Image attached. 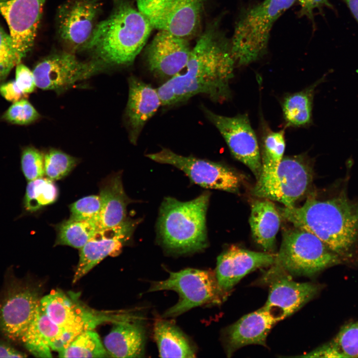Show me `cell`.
<instances>
[{
  "label": "cell",
  "instance_id": "6da1fadb",
  "mask_svg": "<svg viewBox=\"0 0 358 358\" xmlns=\"http://www.w3.org/2000/svg\"><path fill=\"white\" fill-rule=\"evenodd\" d=\"M236 63L231 42L215 23L206 28L191 49L183 72L169 79L157 88L162 105L189 99L198 94L222 102L231 96L230 83Z\"/></svg>",
  "mask_w": 358,
  "mask_h": 358
},
{
  "label": "cell",
  "instance_id": "7a4b0ae2",
  "mask_svg": "<svg viewBox=\"0 0 358 358\" xmlns=\"http://www.w3.org/2000/svg\"><path fill=\"white\" fill-rule=\"evenodd\" d=\"M280 212L341 258L350 255L358 242V199H350L345 189L325 200L309 196L302 206L280 208Z\"/></svg>",
  "mask_w": 358,
  "mask_h": 358
},
{
  "label": "cell",
  "instance_id": "3957f363",
  "mask_svg": "<svg viewBox=\"0 0 358 358\" xmlns=\"http://www.w3.org/2000/svg\"><path fill=\"white\" fill-rule=\"evenodd\" d=\"M111 14L96 24L83 48L94 52L100 61L131 64L141 52L153 28L127 0H113Z\"/></svg>",
  "mask_w": 358,
  "mask_h": 358
},
{
  "label": "cell",
  "instance_id": "277c9868",
  "mask_svg": "<svg viewBox=\"0 0 358 358\" xmlns=\"http://www.w3.org/2000/svg\"><path fill=\"white\" fill-rule=\"evenodd\" d=\"M210 194L205 191L185 202L171 197L164 198L160 208L157 232L165 250L185 254L207 247L206 214Z\"/></svg>",
  "mask_w": 358,
  "mask_h": 358
},
{
  "label": "cell",
  "instance_id": "5b68a950",
  "mask_svg": "<svg viewBox=\"0 0 358 358\" xmlns=\"http://www.w3.org/2000/svg\"><path fill=\"white\" fill-rule=\"evenodd\" d=\"M296 0H264L242 8L231 40L236 64L246 66L265 55L277 19Z\"/></svg>",
  "mask_w": 358,
  "mask_h": 358
},
{
  "label": "cell",
  "instance_id": "8992f818",
  "mask_svg": "<svg viewBox=\"0 0 358 358\" xmlns=\"http://www.w3.org/2000/svg\"><path fill=\"white\" fill-rule=\"evenodd\" d=\"M341 258L314 234L295 227L284 231L272 266L290 275L312 276Z\"/></svg>",
  "mask_w": 358,
  "mask_h": 358
},
{
  "label": "cell",
  "instance_id": "52a82bcc",
  "mask_svg": "<svg viewBox=\"0 0 358 358\" xmlns=\"http://www.w3.org/2000/svg\"><path fill=\"white\" fill-rule=\"evenodd\" d=\"M169 273L167 279L152 282L148 289L150 292L174 290L178 293L179 301L166 311L163 317H176L203 305H219L230 294L221 288L212 271L188 268Z\"/></svg>",
  "mask_w": 358,
  "mask_h": 358
},
{
  "label": "cell",
  "instance_id": "ba28073f",
  "mask_svg": "<svg viewBox=\"0 0 358 358\" xmlns=\"http://www.w3.org/2000/svg\"><path fill=\"white\" fill-rule=\"evenodd\" d=\"M312 180L311 168L302 156L285 157L274 172L260 175L252 192L292 207L305 194Z\"/></svg>",
  "mask_w": 358,
  "mask_h": 358
},
{
  "label": "cell",
  "instance_id": "9c48e42d",
  "mask_svg": "<svg viewBox=\"0 0 358 358\" xmlns=\"http://www.w3.org/2000/svg\"><path fill=\"white\" fill-rule=\"evenodd\" d=\"M153 28L187 39L200 25L204 0H136Z\"/></svg>",
  "mask_w": 358,
  "mask_h": 358
},
{
  "label": "cell",
  "instance_id": "30bf717a",
  "mask_svg": "<svg viewBox=\"0 0 358 358\" xmlns=\"http://www.w3.org/2000/svg\"><path fill=\"white\" fill-rule=\"evenodd\" d=\"M40 306L48 317L62 329L80 333L93 330L104 322H116L129 315H114L90 309L73 295L52 291L40 298Z\"/></svg>",
  "mask_w": 358,
  "mask_h": 358
},
{
  "label": "cell",
  "instance_id": "8fae6325",
  "mask_svg": "<svg viewBox=\"0 0 358 358\" xmlns=\"http://www.w3.org/2000/svg\"><path fill=\"white\" fill-rule=\"evenodd\" d=\"M156 162L172 165L182 171L194 183L203 187L231 192L238 191L239 176L224 165L192 156H183L167 148L147 155Z\"/></svg>",
  "mask_w": 358,
  "mask_h": 358
},
{
  "label": "cell",
  "instance_id": "7c38bea8",
  "mask_svg": "<svg viewBox=\"0 0 358 358\" xmlns=\"http://www.w3.org/2000/svg\"><path fill=\"white\" fill-rule=\"evenodd\" d=\"M202 109L224 139L232 154L251 170L257 180L262 170L261 155L248 115L228 117L216 114L205 107Z\"/></svg>",
  "mask_w": 358,
  "mask_h": 358
},
{
  "label": "cell",
  "instance_id": "4fadbf2b",
  "mask_svg": "<svg viewBox=\"0 0 358 358\" xmlns=\"http://www.w3.org/2000/svg\"><path fill=\"white\" fill-rule=\"evenodd\" d=\"M104 62H83L67 52L52 54L40 61L33 70L36 86L44 90H61L100 71Z\"/></svg>",
  "mask_w": 358,
  "mask_h": 358
},
{
  "label": "cell",
  "instance_id": "5bb4252c",
  "mask_svg": "<svg viewBox=\"0 0 358 358\" xmlns=\"http://www.w3.org/2000/svg\"><path fill=\"white\" fill-rule=\"evenodd\" d=\"M271 267L264 278L269 284V289L267 301L262 307L277 323L312 299L319 287L311 282H296L290 274Z\"/></svg>",
  "mask_w": 358,
  "mask_h": 358
},
{
  "label": "cell",
  "instance_id": "9a60e30c",
  "mask_svg": "<svg viewBox=\"0 0 358 358\" xmlns=\"http://www.w3.org/2000/svg\"><path fill=\"white\" fill-rule=\"evenodd\" d=\"M40 300L34 287L20 280L11 282L0 295V331L19 341L35 316Z\"/></svg>",
  "mask_w": 358,
  "mask_h": 358
},
{
  "label": "cell",
  "instance_id": "2e32d148",
  "mask_svg": "<svg viewBox=\"0 0 358 358\" xmlns=\"http://www.w3.org/2000/svg\"><path fill=\"white\" fill-rule=\"evenodd\" d=\"M139 222V220L127 218L118 225L98 230L80 249L73 282H77L106 257L119 254L131 240Z\"/></svg>",
  "mask_w": 358,
  "mask_h": 358
},
{
  "label": "cell",
  "instance_id": "e0dca14e",
  "mask_svg": "<svg viewBox=\"0 0 358 358\" xmlns=\"http://www.w3.org/2000/svg\"><path fill=\"white\" fill-rule=\"evenodd\" d=\"M45 0H10L0 1V13L21 61L32 49Z\"/></svg>",
  "mask_w": 358,
  "mask_h": 358
},
{
  "label": "cell",
  "instance_id": "ac0fdd59",
  "mask_svg": "<svg viewBox=\"0 0 358 358\" xmlns=\"http://www.w3.org/2000/svg\"><path fill=\"white\" fill-rule=\"evenodd\" d=\"M101 5L100 0H65L57 14L60 37L76 48H83L96 24Z\"/></svg>",
  "mask_w": 358,
  "mask_h": 358
},
{
  "label": "cell",
  "instance_id": "d6986e66",
  "mask_svg": "<svg viewBox=\"0 0 358 358\" xmlns=\"http://www.w3.org/2000/svg\"><path fill=\"white\" fill-rule=\"evenodd\" d=\"M187 40L168 31L159 30L146 51L150 72L158 77L169 79L183 70L192 49Z\"/></svg>",
  "mask_w": 358,
  "mask_h": 358
},
{
  "label": "cell",
  "instance_id": "ffe728a7",
  "mask_svg": "<svg viewBox=\"0 0 358 358\" xmlns=\"http://www.w3.org/2000/svg\"><path fill=\"white\" fill-rule=\"evenodd\" d=\"M275 259L276 254L231 245L218 256L215 275L221 288L230 293L244 276L257 269L271 267Z\"/></svg>",
  "mask_w": 358,
  "mask_h": 358
},
{
  "label": "cell",
  "instance_id": "44dd1931",
  "mask_svg": "<svg viewBox=\"0 0 358 358\" xmlns=\"http://www.w3.org/2000/svg\"><path fill=\"white\" fill-rule=\"evenodd\" d=\"M276 323L262 307L226 327L222 338L227 356L231 357L237 350L249 345L266 347L267 336Z\"/></svg>",
  "mask_w": 358,
  "mask_h": 358
},
{
  "label": "cell",
  "instance_id": "7402d4cb",
  "mask_svg": "<svg viewBox=\"0 0 358 358\" xmlns=\"http://www.w3.org/2000/svg\"><path fill=\"white\" fill-rule=\"evenodd\" d=\"M126 114L131 142L135 144L144 126L162 105L157 89L134 76L128 79Z\"/></svg>",
  "mask_w": 358,
  "mask_h": 358
},
{
  "label": "cell",
  "instance_id": "603a6c76",
  "mask_svg": "<svg viewBox=\"0 0 358 358\" xmlns=\"http://www.w3.org/2000/svg\"><path fill=\"white\" fill-rule=\"evenodd\" d=\"M134 316L115 322L105 336L104 346L113 358H139L144 354L146 332L144 326Z\"/></svg>",
  "mask_w": 358,
  "mask_h": 358
},
{
  "label": "cell",
  "instance_id": "cb8c5ba5",
  "mask_svg": "<svg viewBox=\"0 0 358 358\" xmlns=\"http://www.w3.org/2000/svg\"><path fill=\"white\" fill-rule=\"evenodd\" d=\"M101 209L98 217L99 229L118 225L127 217V207L132 202L124 190L121 173L108 176L99 185Z\"/></svg>",
  "mask_w": 358,
  "mask_h": 358
},
{
  "label": "cell",
  "instance_id": "d4e9b609",
  "mask_svg": "<svg viewBox=\"0 0 358 358\" xmlns=\"http://www.w3.org/2000/svg\"><path fill=\"white\" fill-rule=\"evenodd\" d=\"M280 223L277 210L270 200L253 203L249 219L252 236L265 252H272L275 248Z\"/></svg>",
  "mask_w": 358,
  "mask_h": 358
},
{
  "label": "cell",
  "instance_id": "484cf974",
  "mask_svg": "<svg viewBox=\"0 0 358 358\" xmlns=\"http://www.w3.org/2000/svg\"><path fill=\"white\" fill-rule=\"evenodd\" d=\"M61 330L62 328L48 317L39 305L35 316L19 341L35 357L51 358L50 343Z\"/></svg>",
  "mask_w": 358,
  "mask_h": 358
},
{
  "label": "cell",
  "instance_id": "4316f807",
  "mask_svg": "<svg viewBox=\"0 0 358 358\" xmlns=\"http://www.w3.org/2000/svg\"><path fill=\"white\" fill-rule=\"evenodd\" d=\"M154 336L162 358H194V347L183 333L171 322L158 320Z\"/></svg>",
  "mask_w": 358,
  "mask_h": 358
},
{
  "label": "cell",
  "instance_id": "83f0119b",
  "mask_svg": "<svg viewBox=\"0 0 358 358\" xmlns=\"http://www.w3.org/2000/svg\"><path fill=\"white\" fill-rule=\"evenodd\" d=\"M325 76L306 89L284 97L282 103L283 117L287 126L301 127L309 124L316 87L325 79Z\"/></svg>",
  "mask_w": 358,
  "mask_h": 358
},
{
  "label": "cell",
  "instance_id": "f1b7e54d",
  "mask_svg": "<svg viewBox=\"0 0 358 358\" xmlns=\"http://www.w3.org/2000/svg\"><path fill=\"white\" fill-rule=\"evenodd\" d=\"M54 227L56 232L55 246H68L79 250L99 230L96 221L75 220L70 218L63 220Z\"/></svg>",
  "mask_w": 358,
  "mask_h": 358
},
{
  "label": "cell",
  "instance_id": "f546056e",
  "mask_svg": "<svg viewBox=\"0 0 358 358\" xmlns=\"http://www.w3.org/2000/svg\"><path fill=\"white\" fill-rule=\"evenodd\" d=\"M322 351L326 358H358V321L344 326Z\"/></svg>",
  "mask_w": 358,
  "mask_h": 358
},
{
  "label": "cell",
  "instance_id": "4dcf8cb0",
  "mask_svg": "<svg viewBox=\"0 0 358 358\" xmlns=\"http://www.w3.org/2000/svg\"><path fill=\"white\" fill-rule=\"evenodd\" d=\"M58 194V189L54 181L47 177L29 181L24 198V207L28 211H36L54 203Z\"/></svg>",
  "mask_w": 358,
  "mask_h": 358
},
{
  "label": "cell",
  "instance_id": "1f68e13d",
  "mask_svg": "<svg viewBox=\"0 0 358 358\" xmlns=\"http://www.w3.org/2000/svg\"><path fill=\"white\" fill-rule=\"evenodd\" d=\"M60 358H104L108 356L97 333L87 330L58 353Z\"/></svg>",
  "mask_w": 358,
  "mask_h": 358
},
{
  "label": "cell",
  "instance_id": "d6a6232c",
  "mask_svg": "<svg viewBox=\"0 0 358 358\" xmlns=\"http://www.w3.org/2000/svg\"><path fill=\"white\" fill-rule=\"evenodd\" d=\"M285 148L284 132L267 131L264 135L263 142L262 170L261 174L274 172L282 158Z\"/></svg>",
  "mask_w": 358,
  "mask_h": 358
},
{
  "label": "cell",
  "instance_id": "836d02e7",
  "mask_svg": "<svg viewBox=\"0 0 358 358\" xmlns=\"http://www.w3.org/2000/svg\"><path fill=\"white\" fill-rule=\"evenodd\" d=\"M79 161L61 150L51 149L44 155L45 175L53 181L60 180L69 175Z\"/></svg>",
  "mask_w": 358,
  "mask_h": 358
},
{
  "label": "cell",
  "instance_id": "e575fe53",
  "mask_svg": "<svg viewBox=\"0 0 358 358\" xmlns=\"http://www.w3.org/2000/svg\"><path fill=\"white\" fill-rule=\"evenodd\" d=\"M21 61L10 34L0 24V83Z\"/></svg>",
  "mask_w": 358,
  "mask_h": 358
},
{
  "label": "cell",
  "instance_id": "d590c367",
  "mask_svg": "<svg viewBox=\"0 0 358 358\" xmlns=\"http://www.w3.org/2000/svg\"><path fill=\"white\" fill-rule=\"evenodd\" d=\"M70 219L75 220H95L98 223L101 209L99 195H90L71 204Z\"/></svg>",
  "mask_w": 358,
  "mask_h": 358
},
{
  "label": "cell",
  "instance_id": "8d00e7d4",
  "mask_svg": "<svg viewBox=\"0 0 358 358\" xmlns=\"http://www.w3.org/2000/svg\"><path fill=\"white\" fill-rule=\"evenodd\" d=\"M22 171L29 181L43 177L45 175L44 155L33 147L22 151L21 157Z\"/></svg>",
  "mask_w": 358,
  "mask_h": 358
},
{
  "label": "cell",
  "instance_id": "74e56055",
  "mask_svg": "<svg viewBox=\"0 0 358 358\" xmlns=\"http://www.w3.org/2000/svg\"><path fill=\"white\" fill-rule=\"evenodd\" d=\"M39 117L37 111L25 98L13 103L2 116L4 120L18 125L30 124Z\"/></svg>",
  "mask_w": 358,
  "mask_h": 358
},
{
  "label": "cell",
  "instance_id": "f35d334b",
  "mask_svg": "<svg viewBox=\"0 0 358 358\" xmlns=\"http://www.w3.org/2000/svg\"><path fill=\"white\" fill-rule=\"evenodd\" d=\"M14 81L19 89L27 95L33 92L36 87L33 72L21 63L16 66Z\"/></svg>",
  "mask_w": 358,
  "mask_h": 358
},
{
  "label": "cell",
  "instance_id": "ab89813d",
  "mask_svg": "<svg viewBox=\"0 0 358 358\" xmlns=\"http://www.w3.org/2000/svg\"><path fill=\"white\" fill-rule=\"evenodd\" d=\"M300 5L298 11L299 17H306L312 23L313 27L315 28L314 12L316 9L322 11L324 7L333 9V6L328 0H297Z\"/></svg>",
  "mask_w": 358,
  "mask_h": 358
},
{
  "label": "cell",
  "instance_id": "60d3db41",
  "mask_svg": "<svg viewBox=\"0 0 358 358\" xmlns=\"http://www.w3.org/2000/svg\"><path fill=\"white\" fill-rule=\"evenodd\" d=\"M0 94L7 100L13 103L24 99L27 96L19 89L15 81L0 85Z\"/></svg>",
  "mask_w": 358,
  "mask_h": 358
},
{
  "label": "cell",
  "instance_id": "b9f144b4",
  "mask_svg": "<svg viewBox=\"0 0 358 358\" xmlns=\"http://www.w3.org/2000/svg\"><path fill=\"white\" fill-rule=\"evenodd\" d=\"M25 354L18 351L7 342L0 340V358H24Z\"/></svg>",
  "mask_w": 358,
  "mask_h": 358
},
{
  "label": "cell",
  "instance_id": "7bdbcfd3",
  "mask_svg": "<svg viewBox=\"0 0 358 358\" xmlns=\"http://www.w3.org/2000/svg\"><path fill=\"white\" fill-rule=\"evenodd\" d=\"M358 23V0H344Z\"/></svg>",
  "mask_w": 358,
  "mask_h": 358
},
{
  "label": "cell",
  "instance_id": "ee69618b",
  "mask_svg": "<svg viewBox=\"0 0 358 358\" xmlns=\"http://www.w3.org/2000/svg\"><path fill=\"white\" fill-rule=\"evenodd\" d=\"M7 0H0V1H7Z\"/></svg>",
  "mask_w": 358,
  "mask_h": 358
}]
</instances>
